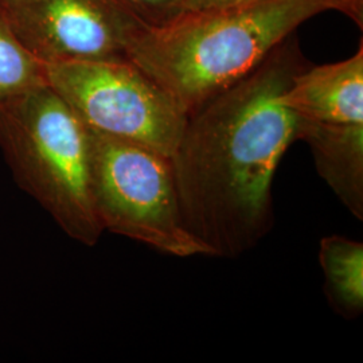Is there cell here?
I'll return each instance as SVG.
<instances>
[{
    "instance_id": "cell-4",
    "label": "cell",
    "mask_w": 363,
    "mask_h": 363,
    "mask_svg": "<svg viewBox=\"0 0 363 363\" xmlns=\"http://www.w3.org/2000/svg\"><path fill=\"white\" fill-rule=\"evenodd\" d=\"M89 143L91 201L103 230L175 257L208 256L184 226L169 157L91 130Z\"/></svg>"
},
{
    "instance_id": "cell-14",
    "label": "cell",
    "mask_w": 363,
    "mask_h": 363,
    "mask_svg": "<svg viewBox=\"0 0 363 363\" xmlns=\"http://www.w3.org/2000/svg\"><path fill=\"white\" fill-rule=\"evenodd\" d=\"M351 1H354V3H357V4H359V6H362V0H351Z\"/></svg>"
},
{
    "instance_id": "cell-11",
    "label": "cell",
    "mask_w": 363,
    "mask_h": 363,
    "mask_svg": "<svg viewBox=\"0 0 363 363\" xmlns=\"http://www.w3.org/2000/svg\"><path fill=\"white\" fill-rule=\"evenodd\" d=\"M148 25H162L186 10V0H123Z\"/></svg>"
},
{
    "instance_id": "cell-8",
    "label": "cell",
    "mask_w": 363,
    "mask_h": 363,
    "mask_svg": "<svg viewBox=\"0 0 363 363\" xmlns=\"http://www.w3.org/2000/svg\"><path fill=\"white\" fill-rule=\"evenodd\" d=\"M298 140L308 144L320 178L357 220H363V124L298 117Z\"/></svg>"
},
{
    "instance_id": "cell-5",
    "label": "cell",
    "mask_w": 363,
    "mask_h": 363,
    "mask_svg": "<svg viewBox=\"0 0 363 363\" xmlns=\"http://www.w3.org/2000/svg\"><path fill=\"white\" fill-rule=\"evenodd\" d=\"M45 74L86 128L167 157L177 150L187 113L128 58L55 62Z\"/></svg>"
},
{
    "instance_id": "cell-9",
    "label": "cell",
    "mask_w": 363,
    "mask_h": 363,
    "mask_svg": "<svg viewBox=\"0 0 363 363\" xmlns=\"http://www.w3.org/2000/svg\"><path fill=\"white\" fill-rule=\"evenodd\" d=\"M319 262L325 276L330 306L346 319L358 318L363 310V244L342 235L320 241Z\"/></svg>"
},
{
    "instance_id": "cell-3",
    "label": "cell",
    "mask_w": 363,
    "mask_h": 363,
    "mask_svg": "<svg viewBox=\"0 0 363 363\" xmlns=\"http://www.w3.org/2000/svg\"><path fill=\"white\" fill-rule=\"evenodd\" d=\"M0 148L15 181L58 226L96 245L104 230L91 201L89 130L49 84L0 103Z\"/></svg>"
},
{
    "instance_id": "cell-12",
    "label": "cell",
    "mask_w": 363,
    "mask_h": 363,
    "mask_svg": "<svg viewBox=\"0 0 363 363\" xmlns=\"http://www.w3.org/2000/svg\"><path fill=\"white\" fill-rule=\"evenodd\" d=\"M240 1H245V0H186V10L220 7V6H228V4H234V3H240Z\"/></svg>"
},
{
    "instance_id": "cell-1",
    "label": "cell",
    "mask_w": 363,
    "mask_h": 363,
    "mask_svg": "<svg viewBox=\"0 0 363 363\" xmlns=\"http://www.w3.org/2000/svg\"><path fill=\"white\" fill-rule=\"evenodd\" d=\"M304 67L286 39L189 115L169 159L184 226L208 256L238 257L271 232L274 172L300 120L281 97Z\"/></svg>"
},
{
    "instance_id": "cell-10",
    "label": "cell",
    "mask_w": 363,
    "mask_h": 363,
    "mask_svg": "<svg viewBox=\"0 0 363 363\" xmlns=\"http://www.w3.org/2000/svg\"><path fill=\"white\" fill-rule=\"evenodd\" d=\"M45 84V65L28 52L0 13V103Z\"/></svg>"
},
{
    "instance_id": "cell-6",
    "label": "cell",
    "mask_w": 363,
    "mask_h": 363,
    "mask_svg": "<svg viewBox=\"0 0 363 363\" xmlns=\"http://www.w3.org/2000/svg\"><path fill=\"white\" fill-rule=\"evenodd\" d=\"M0 13L43 65L127 58L148 25L123 0H10Z\"/></svg>"
},
{
    "instance_id": "cell-13",
    "label": "cell",
    "mask_w": 363,
    "mask_h": 363,
    "mask_svg": "<svg viewBox=\"0 0 363 363\" xmlns=\"http://www.w3.org/2000/svg\"><path fill=\"white\" fill-rule=\"evenodd\" d=\"M10 0H0V7H3L6 3H9Z\"/></svg>"
},
{
    "instance_id": "cell-7",
    "label": "cell",
    "mask_w": 363,
    "mask_h": 363,
    "mask_svg": "<svg viewBox=\"0 0 363 363\" xmlns=\"http://www.w3.org/2000/svg\"><path fill=\"white\" fill-rule=\"evenodd\" d=\"M281 100L306 120L363 124L362 46L347 60L304 67L292 78Z\"/></svg>"
},
{
    "instance_id": "cell-2",
    "label": "cell",
    "mask_w": 363,
    "mask_h": 363,
    "mask_svg": "<svg viewBox=\"0 0 363 363\" xmlns=\"http://www.w3.org/2000/svg\"><path fill=\"white\" fill-rule=\"evenodd\" d=\"M330 10L362 25V6L351 0H245L144 25L125 55L189 116L255 70L300 25Z\"/></svg>"
}]
</instances>
